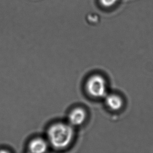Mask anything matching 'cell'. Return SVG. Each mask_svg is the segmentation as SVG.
<instances>
[{"label": "cell", "mask_w": 153, "mask_h": 153, "mask_svg": "<svg viewBox=\"0 0 153 153\" xmlns=\"http://www.w3.org/2000/svg\"><path fill=\"white\" fill-rule=\"evenodd\" d=\"M74 132L69 123L58 122L49 127L47 132L48 141L56 149H63L72 142Z\"/></svg>", "instance_id": "1"}, {"label": "cell", "mask_w": 153, "mask_h": 153, "mask_svg": "<svg viewBox=\"0 0 153 153\" xmlns=\"http://www.w3.org/2000/svg\"><path fill=\"white\" fill-rule=\"evenodd\" d=\"M88 93L95 98L105 97L107 94V85L105 79L100 75L90 77L86 82Z\"/></svg>", "instance_id": "2"}, {"label": "cell", "mask_w": 153, "mask_h": 153, "mask_svg": "<svg viewBox=\"0 0 153 153\" xmlns=\"http://www.w3.org/2000/svg\"><path fill=\"white\" fill-rule=\"evenodd\" d=\"M86 118L85 110L81 108L73 110L68 115V123L72 126H79L83 124Z\"/></svg>", "instance_id": "3"}, {"label": "cell", "mask_w": 153, "mask_h": 153, "mask_svg": "<svg viewBox=\"0 0 153 153\" xmlns=\"http://www.w3.org/2000/svg\"><path fill=\"white\" fill-rule=\"evenodd\" d=\"M105 101L108 107L114 111L121 109L123 105L121 97L114 94H107L105 96Z\"/></svg>", "instance_id": "4"}, {"label": "cell", "mask_w": 153, "mask_h": 153, "mask_svg": "<svg viewBox=\"0 0 153 153\" xmlns=\"http://www.w3.org/2000/svg\"><path fill=\"white\" fill-rule=\"evenodd\" d=\"M48 147V142L42 138L33 139L29 144V150L32 153H45L47 151Z\"/></svg>", "instance_id": "5"}, {"label": "cell", "mask_w": 153, "mask_h": 153, "mask_svg": "<svg viewBox=\"0 0 153 153\" xmlns=\"http://www.w3.org/2000/svg\"><path fill=\"white\" fill-rule=\"evenodd\" d=\"M118 0H100V3L105 7H110L117 3Z\"/></svg>", "instance_id": "6"}]
</instances>
